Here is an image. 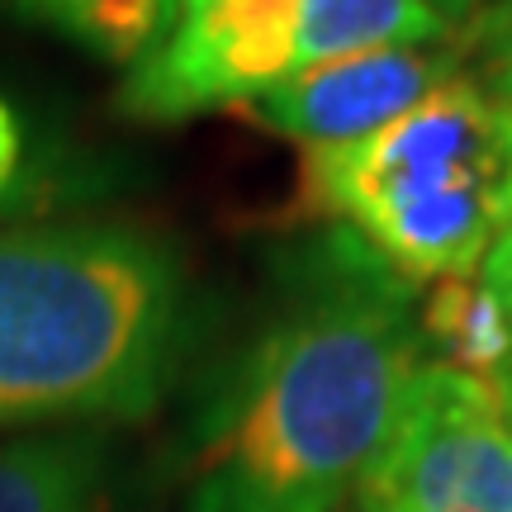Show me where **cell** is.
Listing matches in <instances>:
<instances>
[{"mask_svg": "<svg viewBox=\"0 0 512 512\" xmlns=\"http://www.w3.org/2000/svg\"><path fill=\"white\" fill-rule=\"evenodd\" d=\"M418 332L441 351V366L494 384L512 370V309L475 275L437 280L418 309Z\"/></svg>", "mask_w": 512, "mask_h": 512, "instance_id": "8", "label": "cell"}, {"mask_svg": "<svg viewBox=\"0 0 512 512\" xmlns=\"http://www.w3.org/2000/svg\"><path fill=\"white\" fill-rule=\"evenodd\" d=\"M176 5L181 0H34V10L119 62H138L147 48H157L176 19Z\"/></svg>", "mask_w": 512, "mask_h": 512, "instance_id": "10", "label": "cell"}, {"mask_svg": "<svg viewBox=\"0 0 512 512\" xmlns=\"http://www.w3.org/2000/svg\"><path fill=\"white\" fill-rule=\"evenodd\" d=\"M418 366L413 285L356 233L328 228L200 418L185 512H337Z\"/></svg>", "mask_w": 512, "mask_h": 512, "instance_id": "1", "label": "cell"}, {"mask_svg": "<svg viewBox=\"0 0 512 512\" xmlns=\"http://www.w3.org/2000/svg\"><path fill=\"white\" fill-rule=\"evenodd\" d=\"M432 0H304V67L451 38Z\"/></svg>", "mask_w": 512, "mask_h": 512, "instance_id": "9", "label": "cell"}, {"mask_svg": "<svg viewBox=\"0 0 512 512\" xmlns=\"http://www.w3.org/2000/svg\"><path fill=\"white\" fill-rule=\"evenodd\" d=\"M304 67V0H181L171 29L124 81L138 119L242 110Z\"/></svg>", "mask_w": 512, "mask_h": 512, "instance_id": "5", "label": "cell"}, {"mask_svg": "<svg viewBox=\"0 0 512 512\" xmlns=\"http://www.w3.org/2000/svg\"><path fill=\"white\" fill-rule=\"evenodd\" d=\"M356 503L361 512H512V418L498 384L422 361Z\"/></svg>", "mask_w": 512, "mask_h": 512, "instance_id": "4", "label": "cell"}, {"mask_svg": "<svg viewBox=\"0 0 512 512\" xmlns=\"http://www.w3.org/2000/svg\"><path fill=\"white\" fill-rule=\"evenodd\" d=\"M19 5H29V10H34V0H19Z\"/></svg>", "mask_w": 512, "mask_h": 512, "instance_id": "16", "label": "cell"}, {"mask_svg": "<svg viewBox=\"0 0 512 512\" xmlns=\"http://www.w3.org/2000/svg\"><path fill=\"white\" fill-rule=\"evenodd\" d=\"M19 166H24V124H19V114L0 100V200L15 190Z\"/></svg>", "mask_w": 512, "mask_h": 512, "instance_id": "12", "label": "cell"}, {"mask_svg": "<svg viewBox=\"0 0 512 512\" xmlns=\"http://www.w3.org/2000/svg\"><path fill=\"white\" fill-rule=\"evenodd\" d=\"M304 195L408 285L475 275L512 228V100L456 76L361 143L309 152Z\"/></svg>", "mask_w": 512, "mask_h": 512, "instance_id": "3", "label": "cell"}, {"mask_svg": "<svg viewBox=\"0 0 512 512\" xmlns=\"http://www.w3.org/2000/svg\"><path fill=\"white\" fill-rule=\"evenodd\" d=\"M479 280H484V285H489V290L512 309V228L489 247L484 266H479Z\"/></svg>", "mask_w": 512, "mask_h": 512, "instance_id": "13", "label": "cell"}, {"mask_svg": "<svg viewBox=\"0 0 512 512\" xmlns=\"http://www.w3.org/2000/svg\"><path fill=\"white\" fill-rule=\"evenodd\" d=\"M475 48L484 53V86L512 100V0L475 19Z\"/></svg>", "mask_w": 512, "mask_h": 512, "instance_id": "11", "label": "cell"}, {"mask_svg": "<svg viewBox=\"0 0 512 512\" xmlns=\"http://www.w3.org/2000/svg\"><path fill=\"white\" fill-rule=\"evenodd\" d=\"M498 394H503V403H508V418H512V370L498 380Z\"/></svg>", "mask_w": 512, "mask_h": 512, "instance_id": "15", "label": "cell"}, {"mask_svg": "<svg viewBox=\"0 0 512 512\" xmlns=\"http://www.w3.org/2000/svg\"><path fill=\"white\" fill-rule=\"evenodd\" d=\"M465 48L470 38L465 43L441 38V43H418V48H380V53L299 67L275 91L247 100L242 114H252L256 124L280 138L304 143L309 152L361 143L408 110H418L446 81L465 76Z\"/></svg>", "mask_w": 512, "mask_h": 512, "instance_id": "6", "label": "cell"}, {"mask_svg": "<svg viewBox=\"0 0 512 512\" xmlns=\"http://www.w3.org/2000/svg\"><path fill=\"white\" fill-rule=\"evenodd\" d=\"M110 451L91 432L0 446V512H105Z\"/></svg>", "mask_w": 512, "mask_h": 512, "instance_id": "7", "label": "cell"}, {"mask_svg": "<svg viewBox=\"0 0 512 512\" xmlns=\"http://www.w3.org/2000/svg\"><path fill=\"white\" fill-rule=\"evenodd\" d=\"M432 5H437L441 15L451 19V24H460V19H470L479 10V5H484V0H432Z\"/></svg>", "mask_w": 512, "mask_h": 512, "instance_id": "14", "label": "cell"}, {"mask_svg": "<svg viewBox=\"0 0 512 512\" xmlns=\"http://www.w3.org/2000/svg\"><path fill=\"white\" fill-rule=\"evenodd\" d=\"M181 337V271L133 228H0V427L143 418Z\"/></svg>", "mask_w": 512, "mask_h": 512, "instance_id": "2", "label": "cell"}]
</instances>
